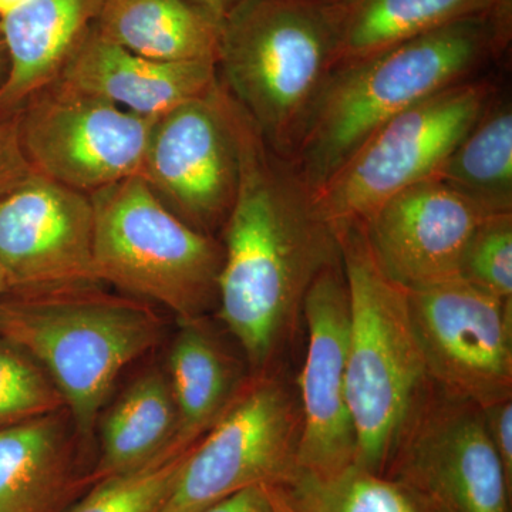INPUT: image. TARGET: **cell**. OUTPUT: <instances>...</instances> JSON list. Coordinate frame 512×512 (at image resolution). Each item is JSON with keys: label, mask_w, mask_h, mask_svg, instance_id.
<instances>
[{"label": "cell", "mask_w": 512, "mask_h": 512, "mask_svg": "<svg viewBox=\"0 0 512 512\" xmlns=\"http://www.w3.org/2000/svg\"><path fill=\"white\" fill-rule=\"evenodd\" d=\"M234 116L239 184L224 224L218 303L249 366L262 373L295 335L306 293L340 247L295 164L266 143L235 100Z\"/></svg>", "instance_id": "1"}, {"label": "cell", "mask_w": 512, "mask_h": 512, "mask_svg": "<svg viewBox=\"0 0 512 512\" xmlns=\"http://www.w3.org/2000/svg\"><path fill=\"white\" fill-rule=\"evenodd\" d=\"M510 35L493 16L461 20L330 73L291 158L312 191L370 134L419 101L473 79Z\"/></svg>", "instance_id": "2"}, {"label": "cell", "mask_w": 512, "mask_h": 512, "mask_svg": "<svg viewBox=\"0 0 512 512\" xmlns=\"http://www.w3.org/2000/svg\"><path fill=\"white\" fill-rule=\"evenodd\" d=\"M339 0H245L221 25L218 82L291 160L335 69Z\"/></svg>", "instance_id": "3"}, {"label": "cell", "mask_w": 512, "mask_h": 512, "mask_svg": "<svg viewBox=\"0 0 512 512\" xmlns=\"http://www.w3.org/2000/svg\"><path fill=\"white\" fill-rule=\"evenodd\" d=\"M161 336L163 322L146 302L97 285L9 293L0 301V338L45 370L82 440L92 437L120 373Z\"/></svg>", "instance_id": "4"}, {"label": "cell", "mask_w": 512, "mask_h": 512, "mask_svg": "<svg viewBox=\"0 0 512 512\" xmlns=\"http://www.w3.org/2000/svg\"><path fill=\"white\" fill-rule=\"evenodd\" d=\"M335 228L349 293L346 396L356 431V463L384 474L430 380L407 289L377 264L360 224Z\"/></svg>", "instance_id": "5"}, {"label": "cell", "mask_w": 512, "mask_h": 512, "mask_svg": "<svg viewBox=\"0 0 512 512\" xmlns=\"http://www.w3.org/2000/svg\"><path fill=\"white\" fill-rule=\"evenodd\" d=\"M89 197L99 282L160 303L180 322L204 318L218 301L222 244L178 217L144 178L117 181Z\"/></svg>", "instance_id": "6"}, {"label": "cell", "mask_w": 512, "mask_h": 512, "mask_svg": "<svg viewBox=\"0 0 512 512\" xmlns=\"http://www.w3.org/2000/svg\"><path fill=\"white\" fill-rule=\"evenodd\" d=\"M494 97L493 83L473 77L386 121L313 191L323 217L333 227L365 221L394 195L433 178Z\"/></svg>", "instance_id": "7"}, {"label": "cell", "mask_w": 512, "mask_h": 512, "mask_svg": "<svg viewBox=\"0 0 512 512\" xmlns=\"http://www.w3.org/2000/svg\"><path fill=\"white\" fill-rule=\"evenodd\" d=\"M299 436L296 387L271 370L254 373L187 451L160 512H200L254 485L279 487L296 470Z\"/></svg>", "instance_id": "8"}, {"label": "cell", "mask_w": 512, "mask_h": 512, "mask_svg": "<svg viewBox=\"0 0 512 512\" xmlns=\"http://www.w3.org/2000/svg\"><path fill=\"white\" fill-rule=\"evenodd\" d=\"M383 476L430 512H508L511 483L483 410L431 383L407 417Z\"/></svg>", "instance_id": "9"}, {"label": "cell", "mask_w": 512, "mask_h": 512, "mask_svg": "<svg viewBox=\"0 0 512 512\" xmlns=\"http://www.w3.org/2000/svg\"><path fill=\"white\" fill-rule=\"evenodd\" d=\"M156 120L56 80L25 106L20 146L32 171L89 195L141 177Z\"/></svg>", "instance_id": "10"}, {"label": "cell", "mask_w": 512, "mask_h": 512, "mask_svg": "<svg viewBox=\"0 0 512 512\" xmlns=\"http://www.w3.org/2000/svg\"><path fill=\"white\" fill-rule=\"evenodd\" d=\"M430 383L485 409L512 399V299L461 276L407 289Z\"/></svg>", "instance_id": "11"}, {"label": "cell", "mask_w": 512, "mask_h": 512, "mask_svg": "<svg viewBox=\"0 0 512 512\" xmlns=\"http://www.w3.org/2000/svg\"><path fill=\"white\" fill-rule=\"evenodd\" d=\"M141 178L191 227H224L237 197L239 147L234 100L218 82L205 96L157 117Z\"/></svg>", "instance_id": "12"}, {"label": "cell", "mask_w": 512, "mask_h": 512, "mask_svg": "<svg viewBox=\"0 0 512 512\" xmlns=\"http://www.w3.org/2000/svg\"><path fill=\"white\" fill-rule=\"evenodd\" d=\"M93 228L89 195L35 171L0 192V268L9 293L99 285Z\"/></svg>", "instance_id": "13"}, {"label": "cell", "mask_w": 512, "mask_h": 512, "mask_svg": "<svg viewBox=\"0 0 512 512\" xmlns=\"http://www.w3.org/2000/svg\"><path fill=\"white\" fill-rule=\"evenodd\" d=\"M302 319L308 346L296 387L301 409L296 470L332 476L357 458L346 396L349 293L342 258L316 276L303 301Z\"/></svg>", "instance_id": "14"}, {"label": "cell", "mask_w": 512, "mask_h": 512, "mask_svg": "<svg viewBox=\"0 0 512 512\" xmlns=\"http://www.w3.org/2000/svg\"><path fill=\"white\" fill-rule=\"evenodd\" d=\"M488 214L433 177L394 195L357 224L387 276L414 289L460 276L468 241Z\"/></svg>", "instance_id": "15"}, {"label": "cell", "mask_w": 512, "mask_h": 512, "mask_svg": "<svg viewBox=\"0 0 512 512\" xmlns=\"http://www.w3.org/2000/svg\"><path fill=\"white\" fill-rule=\"evenodd\" d=\"M60 83L131 113L160 117L218 83L215 60L160 62L134 55L92 26L64 64Z\"/></svg>", "instance_id": "16"}, {"label": "cell", "mask_w": 512, "mask_h": 512, "mask_svg": "<svg viewBox=\"0 0 512 512\" xmlns=\"http://www.w3.org/2000/svg\"><path fill=\"white\" fill-rule=\"evenodd\" d=\"M103 0H30L0 18L9 72L0 110L23 106L55 83L64 64L96 23Z\"/></svg>", "instance_id": "17"}, {"label": "cell", "mask_w": 512, "mask_h": 512, "mask_svg": "<svg viewBox=\"0 0 512 512\" xmlns=\"http://www.w3.org/2000/svg\"><path fill=\"white\" fill-rule=\"evenodd\" d=\"M60 413L0 429V512H66L90 484Z\"/></svg>", "instance_id": "18"}, {"label": "cell", "mask_w": 512, "mask_h": 512, "mask_svg": "<svg viewBox=\"0 0 512 512\" xmlns=\"http://www.w3.org/2000/svg\"><path fill=\"white\" fill-rule=\"evenodd\" d=\"M478 16L511 35L512 0H339L335 67Z\"/></svg>", "instance_id": "19"}, {"label": "cell", "mask_w": 512, "mask_h": 512, "mask_svg": "<svg viewBox=\"0 0 512 512\" xmlns=\"http://www.w3.org/2000/svg\"><path fill=\"white\" fill-rule=\"evenodd\" d=\"M168 380L177 409L175 453L197 444L245 382L234 357L202 318L180 322L168 356Z\"/></svg>", "instance_id": "20"}, {"label": "cell", "mask_w": 512, "mask_h": 512, "mask_svg": "<svg viewBox=\"0 0 512 512\" xmlns=\"http://www.w3.org/2000/svg\"><path fill=\"white\" fill-rule=\"evenodd\" d=\"M94 26L147 59L217 62L221 26L187 0H103Z\"/></svg>", "instance_id": "21"}, {"label": "cell", "mask_w": 512, "mask_h": 512, "mask_svg": "<svg viewBox=\"0 0 512 512\" xmlns=\"http://www.w3.org/2000/svg\"><path fill=\"white\" fill-rule=\"evenodd\" d=\"M177 421L168 376L150 370L138 377L101 423L100 456L90 484L133 473L164 454L175 453Z\"/></svg>", "instance_id": "22"}, {"label": "cell", "mask_w": 512, "mask_h": 512, "mask_svg": "<svg viewBox=\"0 0 512 512\" xmlns=\"http://www.w3.org/2000/svg\"><path fill=\"white\" fill-rule=\"evenodd\" d=\"M434 177L485 211H512L511 104L494 97Z\"/></svg>", "instance_id": "23"}, {"label": "cell", "mask_w": 512, "mask_h": 512, "mask_svg": "<svg viewBox=\"0 0 512 512\" xmlns=\"http://www.w3.org/2000/svg\"><path fill=\"white\" fill-rule=\"evenodd\" d=\"M276 488L296 512H430L392 478L357 463L326 477L295 470Z\"/></svg>", "instance_id": "24"}, {"label": "cell", "mask_w": 512, "mask_h": 512, "mask_svg": "<svg viewBox=\"0 0 512 512\" xmlns=\"http://www.w3.org/2000/svg\"><path fill=\"white\" fill-rule=\"evenodd\" d=\"M187 451L164 454L140 470L94 484L70 512H160Z\"/></svg>", "instance_id": "25"}, {"label": "cell", "mask_w": 512, "mask_h": 512, "mask_svg": "<svg viewBox=\"0 0 512 512\" xmlns=\"http://www.w3.org/2000/svg\"><path fill=\"white\" fill-rule=\"evenodd\" d=\"M64 409L62 394L45 370L0 338V429Z\"/></svg>", "instance_id": "26"}, {"label": "cell", "mask_w": 512, "mask_h": 512, "mask_svg": "<svg viewBox=\"0 0 512 512\" xmlns=\"http://www.w3.org/2000/svg\"><path fill=\"white\" fill-rule=\"evenodd\" d=\"M460 276L498 299H512V211L491 212L471 235Z\"/></svg>", "instance_id": "27"}, {"label": "cell", "mask_w": 512, "mask_h": 512, "mask_svg": "<svg viewBox=\"0 0 512 512\" xmlns=\"http://www.w3.org/2000/svg\"><path fill=\"white\" fill-rule=\"evenodd\" d=\"M30 171L20 146L18 123H0V192L19 183Z\"/></svg>", "instance_id": "28"}, {"label": "cell", "mask_w": 512, "mask_h": 512, "mask_svg": "<svg viewBox=\"0 0 512 512\" xmlns=\"http://www.w3.org/2000/svg\"><path fill=\"white\" fill-rule=\"evenodd\" d=\"M483 417L491 443L500 457L508 481H512V399L485 407Z\"/></svg>", "instance_id": "29"}, {"label": "cell", "mask_w": 512, "mask_h": 512, "mask_svg": "<svg viewBox=\"0 0 512 512\" xmlns=\"http://www.w3.org/2000/svg\"><path fill=\"white\" fill-rule=\"evenodd\" d=\"M200 512H276L269 485H254Z\"/></svg>", "instance_id": "30"}, {"label": "cell", "mask_w": 512, "mask_h": 512, "mask_svg": "<svg viewBox=\"0 0 512 512\" xmlns=\"http://www.w3.org/2000/svg\"><path fill=\"white\" fill-rule=\"evenodd\" d=\"M195 8L200 9L205 15L222 25L224 20L238 8L245 0H187Z\"/></svg>", "instance_id": "31"}, {"label": "cell", "mask_w": 512, "mask_h": 512, "mask_svg": "<svg viewBox=\"0 0 512 512\" xmlns=\"http://www.w3.org/2000/svg\"><path fill=\"white\" fill-rule=\"evenodd\" d=\"M269 488H271L272 500H274L276 512H296L293 510L291 505L286 503L284 495L279 493V490L275 487V485H269Z\"/></svg>", "instance_id": "32"}, {"label": "cell", "mask_w": 512, "mask_h": 512, "mask_svg": "<svg viewBox=\"0 0 512 512\" xmlns=\"http://www.w3.org/2000/svg\"><path fill=\"white\" fill-rule=\"evenodd\" d=\"M28 2H30V0H0V18Z\"/></svg>", "instance_id": "33"}, {"label": "cell", "mask_w": 512, "mask_h": 512, "mask_svg": "<svg viewBox=\"0 0 512 512\" xmlns=\"http://www.w3.org/2000/svg\"><path fill=\"white\" fill-rule=\"evenodd\" d=\"M6 295H9V285L8 279H6L5 272L0 268V301L5 298Z\"/></svg>", "instance_id": "34"}, {"label": "cell", "mask_w": 512, "mask_h": 512, "mask_svg": "<svg viewBox=\"0 0 512 512\" xmlns=\"http://www.w3.org/2000/svg\"><path fill=\"white\" fill-rule=\"evenodd\" d=\"M0 45H3L2 35H0Z\"/></svg>", "instance_id": "35"}]
</instances>
